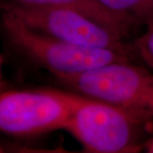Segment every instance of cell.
Wrapping results in <instances>:
<instances>
[{
	"instance_id": "obj_3",
	"label": "cell",
	"mask_w": 153,
	"mask_h": 153,
	"mask_svg": "<svg viewBox=\"0 0 153 153\" xmlns=\"http://www.w3.org/2000/svg\"><path fill=\"white\" fill-rule=\"evenodd\" d=\"M142 124L117 106L73 93L71 116L65 129L88 152H137L141 149Z\"/></svg>"
},
{
	"instance_id": "obj_7",
	"label": "cell",
	"mask_w": 153,
	"mask_h": 153,
	"mask_svg": "<svg viewBox=\"0 0 153 153\" xmlns=\"http://www.w3.org/2000/svg\"><path fill=\"white\" fill-rule=\"evenodd\" d=\"M98 2L132 27L146 26L153 18V0H98Z\"/></svg>"
},
{
	"instance_id": "obj_1",
	"label": "cell",
	"mask_w": 153,
	"mask_h": 153,
	"mask_svg": "<svg viewBox=\"0 0 153 153\" xmlns=\"http://www.w3.org/2000/svg\"><path fill=\"white\" fill-rule=\"evenodd\" d=\"M55 76L73 92L117 106L143 123L153 119V73L143 66L115 61Z\"/></svg>"
},
{
	"instance_id": "obj_5",
	"label": "cell",
	"mask_w": 153,
	"mask_h": 153,
	"mask_svg": "<svg viewBox=\"0 0 153 153\" xmlns=\"http://www.w3.org/2000/svg\"><path fill=\"white\" fill-rule=\"evenodd\" d=\"M73 93L57 89L4 90L0 94V129L16 137H30L65 129Z\"/></svg>"
},
{
	"instance_id": "obj_6",
	"label": "cell",
	"mask_w": 153,
	"mask_h": 153,
	"mask_svg": "<svg viewBox=\"0 0 153 153\" xmlns=\"http://www.w3.org/2000/svg\"><path fill=\"white\" fill-rule=\"evenodd\" d=\"M30 5L64 8L76 11L99 22L124 38L128 35L132 27L122 18L105 9L98 0H14Z\"/></svg>"
},
{
	"instance_id": "obj_2",
	"label": "cell",
	"mask_w": 153,
	"mask_h": 153,
	"mask_svg": "<svg viewBox=\"0 0 153 153\" xmlns=\"http://www.w3.org/2000/svg\"><path fill=\"white\" fill-rule=\"evenodd\" d=\"M1 26L9 43L54 76L79 73L115 61L132 58L114 50L66 43L34 30L10 11L2 10Z\"/></svg>"
},
{
	"instance_id": "obj_8",
	"label": "cell",
	"mask_w": 153,
	"mask_h": 153,
	"mask_svg": "<svg viewBox=\"0 0 153 153\" xmlns=\"http://www.w3.org/2000/svg\"><path fill=\"white\" fill-rule=\"evenodd\" d=\"M146 31L133 43L134 55L153 69V18L148 22Z\"/></svg>"
},
{
	"instance_id": "obj_4",
	"label": "cell",
	"mask_w": 153,
	"mask_h": 153,
	"mask_svg": "<svg viewBox=\"0 0 153 153\" xmlns=\"http://www.w3.org/2000/svg\"><path fill=\"white\" fill-rule=\"evenodd\" d=\"M1 10L10 11L28 27L66 43L94 49L114 50L135 56L132 44L104 25L76 11L49 6L25 4L14 0H4Z\"/></svg>"
},
{
	"instance_id": "obj_9",
	"label": "cell",
	"mask_w": 153,
	"mask_h": 153,
	"mask_svg": "<svg viewBox=\"0 0 153 153\" xmlns=\"http://www.w3.org/2000/svg\"><path fill=\"white\" fill-rule=\"evenodd\" d=\"M145 147L146 149L147 152L153 153V137L148 140L147 142L145 144Z\"/></svg>"
}]
</instances>
